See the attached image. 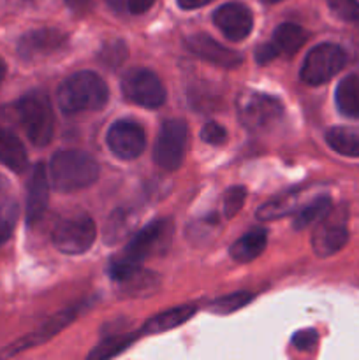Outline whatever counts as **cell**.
I'll return each instance as SVG.
<instances>
[{
  "mask_svg": "<svg viewBox=\"0 0 359 360\" xmlns=\"http://www.w3.org/2000/svg\"><path fill=\"white\" fill-rule=\"evenodd\" d=\"M169 241H171V224L168 220L151 221L130 239L127 248L118 257L113 259L109 274L115 281L123 280L130 273L139 269L144 259L165 250Z\"/></svg>",
  "mask_w": 359,
  "mask_h": 360,
  "instance_id": "cell-1",
  "label": "cell"
},
{
  "mask_svg": "<svg viewBox=\"0 0 359 360\" xmlns=\"http://www.w3.org/2000/svg\"><path fill=\"white\" fill-rule=\"evenodd\" d=\"M99 162L81 150L56 151L49 164V179L53 188L70 193L94 185L99 178Z\"/></svg>",
  "mask_w": 359,
  "mask_h": 360,
  "instance_id": "cell-2",
  "label": "cell"
},
{
  "mask_svg": "<svg viewBox=\"0 0 359 360\" xmlns=\"http://www.w3.org/2000/svg\"><path fill=\"white\" fill-rule=\"evenodd\" d=\"M109 98L104 79L90 70L76 72L67 77L56 91V102L67 115L84 111H99Z\"/></svg>",
  "mask_w": 359,
  "mask_h": 360,
  "instance_id": "cell-3",
  "label": "cell"
},
{
  "mask_svg": "<svg viewBox=\"0 0 359 360\" xmlns=\"http://www.w3.org/2000/svg\"><path fill=\"white\" fill-rule=\"evenodd\" d=\"M16 116L21 129L34 146H48L55 134V116L44 94H28L16 104Z\"/></svg>",
  "mask_w": 359,
  "mask_h": 360,
  "instance_id": "cell-4",
  "label": "cell"
},
{
  "mask_svg": "<svg viewBox=\"0 0 359 360\" xmlns=\"http://www.w3.org/2000/svg\"><path fill=\"white\" fill-rule=\"evenodd\" d=\"M189 141V129L183 120H168L158 130L153 160L164 171H176L182 165Z\"/></svg>",
  "mask_w": 359,
  "mask_h": 360,
  "instance_id": "cell-5",
  "label": "cell"
},
{
  "mask_svg": "<svg viewBox=\"0 0 359 360\" xmlns=\"http://www.w3.org/2000/svg\"><path fill=\"white\" fill-rule=\"evenodd\" d=\"M97 229L88 214L80 213L67 217L56 224L53 231V243L56 248L67 255H81L94 245Z\"/></svg>",
  "mask_w": 359,
  "mask_h": 360,
  "instance_id": "cell-6",
  "label": "cell"
},
{
  "mask_svg": "<svg viewBox=\"0 0 359 360\" xmlns=\"http://www.w3.org/2000/svg\"><path fill=\"white\" fill-rule=\"evenodd\" d=\"M345 62H347V55L340 46L324 42V44L315 46L306 55L299 76L306 84L319 86L336 76L344 69Z\"/></svg>",
  "mask_w": 359,
  "mask_h": 360,
  "instance_id": "cell-7",
  "label": "cell"
},
{
  "mask_svg": "<svg viewBox=\"0 0 359 360\" xmlns=\"http://www.w3.org/2000/svg\"><path fill=\"white\" fill-rule=\"evenodd\" d=\"M122 94L132 104L148 109L160 108L168 97L162 81L148 69H130L122 79Z\"/></svg>",
  "mask_w": 359,
  "mask_h": 360,
  "instance_id": "cell-8",
  "label": "cell"
},
{
  "mask_svg": "<svg viewBox=\"0 0 359 360\" xmlns=\"http://www.w3.org/2000/svg\"><path fill=\"white\" fill-rule=\"evenodd\" d=\"M238 115L246 129L264 130L282 118L284 108L280 101L271 95L246 91L238 101Z\"/></svg>",
  "mask_w": 359,
  "mask_h": 360,
  "instance_id": "cell-9",
  "label": "cell"
},
{
  "mask_svg": "<svg viewBox=\"0 0 359 360\" xmlns=\"http://www.w3.org/2000/svg\"><path fill=\"white\" fill-rule=\"evenodd\" d=\"M108 146L122 160H134L146 146V136L143 127L129 120H118L108 130Z\"/></svg>",
  "mask_w": 359,
  "mask_h": 360,
  "instance_id": "cell-10",
  "label": "cell"
},
{
  "mask_svg": "<svg viewBox=\"0 0 359 360\" xmlns=\"http://www.w3.org/2000/svg\"><path fill=\"white\" fill-rule=\"evenodd\" d=\"M80 311H81V306H74V308H67V309H63V311L56 313L55 316H51L48 322L42 323V326L39 327V329H35L34 333L28 334V336H25V338H21V340L14 341V343L9 345L6 350L0 352V357L2 359L14 357V355L21 354V352L30 350V348L46 343V341L51 340L53 336H56L60 330L65 329L69 323H73L74 320H76V316L80 315Z\"/></svg>",
  "mask_w": 359,
  "mask_h": 360,
  "instance_id": "cell-11",
  "label": "cell"
},
{
  "mask_svg": "<svg viewBox=\"0 0 359 360\" xmlns=\"http://www.w3.org/2000/svg\"><path fill=\"white\" fill-rule=\"evenodd\" d=\"M69 41V35L56 28H39L21 35L18 42V55L25 60H37L53 55Z\"/></svg>",
  "mask_w": 359,
  "mask_h": 360,
  "instance_id": "cell-12",
  "label": "cell"
},
{
  "mask_svg": "<svg viewBox=\"0 0 359 360\" xmlns=\"http://www.w3.org/2000/svg\"><path fill=\"white\" fill-rule=\"evenodd\" d=\"M213 23L229 41H243L252 32V11L239 2H229L213 13Z\"/></svg>",
  "mask_w": 359,
  "mask_h": 360,
  "instance_id": "cell-13",
  "label": "cell"
},
{
  "mask_svg": "<svg viewBox=\"0 0 359 360\" xmlns=\"http://www.w3.org/2000/svg\"><path fill=\"white\" fill-rule=\"evenodd\" d=\"M185 46L192 55L199 56L204 62L215 63L224 69H236L241 65L243 58L239 53L232 51V49L225 48L220 42L211 39L206 34H194L185 39Z\"/></svg>",
  "mask_w": 359,
  "mask_h": 360,
  "instance_id": "cell-14",
  "label": "cell"
},
{
  "mask_svg": "<svg viewBox=\"0 0 359 360\" xmlns=\"http://www.w3.org/2000/svg\"><path fill=\"white\" fill-rule=\"evenodd\" d=\"M348 241V231L345 220L341 218H329L324 220L313 231L312 248L317 257H331L340 252Z\"/></svg>",
  "mask_w": 359,
  "mask_h": 360,
  "instance_id": "cell-15",
  "label": "cell"
},
{
  "mask_svg": "<svg viewBox=\"0 0 359 360\" xmlns=\"http://www.w3.org/2000/svg\"><path fill=\"white\" fill-rule=\"evenodd\" d=\"M49 200V178L46 172V165L39 162L32 171L27 186V220L28 224H35L41 220L48 207Z\"/></svg>",
  "mask_w": 359,
  "mask_h": 360,
  "instance_id": "cell-16",
  "label": "cell"
},
{
  "mask_svg": "<svg viewBox=\"0 0 359 360\" xmlns=\"http://www.w3.org/2000/svg\"><path fill=\"white\" fill-rule=\"evenodd\" d=\"M267 243V232L264 229H252L250 232H246L243 238H239L238 241L232 243L231 248H229V255L236 262H252L256 260L260 253L264 252Z\"/></svg>",
  "mask_w": 359,
  "mask_h": 360,
  "instance_id": "cell-17",
  "label": "cell"
},
{
  "mask_svg": "<svg viewBox=\"0 0 359 360\" xmlns=\"http://www.w3.org/2000/svg\"><path fill=\"white\" fill-rule=\"evenodd\" d=\"M196 311H197V308L192 304L180 306V308H172V309H169V311L160 313V315L151 316V319L143 326L141 333L143 334H160V333H165V330H171V329H175V327L185 323L189 319H192V316L196 315Z\"/></svg>",
  "mask_w": 359,
  "mask_h": 360,
  "instance_id": "cell-18",
  "label": "cell"
},
{
  "mask_svg": "<svg viewBox=\"0 0 359 360\" xmlns=\"http://www.w3.org/2000/svg\"><path fill=\"white\" fill-rule=\"evenodd\" d=\"M0 162L14 172H23L27 167V151L14 134L0 129Z\"/></svg>",
  "mask_w": 359,
  "mask_h": 360,
  "instance_id": "cell-19",
  "label": "cell"
},
{
  "mask_svg": "<svg viewBox=\"0 0 359 360\" xmlns=\"http://www.w3.org/2000/svg\"><path fill=\"white\" fill-rule=\"evenodd\" d=\"M334 98L341 115L348 118H359V76L351 74L344 77L338 83Z\"/></svg>",
  "mask_w": 359,
  "mask_h": 360,
  "instance_id": "cell-20",
  "label": "cell"
},
{
  "mask_svg": "<svg viewBox=\"0 0 359 360\" xmlns=\"http://www.w3.org/2000/svg\"><path fill=\"white\" fill-rule=\"evenodd\" d=\"M326 143L344 157H359V129L354 127H333L327 130Z\"/></svg>",
  "mask_w": 359,
  "mask_h": 360,
  "instance_id": "cell-21",
  "label": "cell"
},
{
  "mask_svg": "<svg viewBox=\"0 0 359 360\" xmlns=\"http://www.w3.org/2000/svg\"><path fill=\"white\" fill-rule=\"evenodd\" d=\"M118 283L123 295H129V297H143V295H150L157 288L158 278L157 274L148 273V271H143L139 267V269L130 273L127 278L120 280Z\"/></svg>",
  "mask_w": 359,
  "mask_h": 360,
  "instance_id": "cell-22",
  "label": "cell"
},
{
  "mask_svg": "<svg viewBox=\"0 0 359 360\" xmlns=\"http://www.w3.org/2000/svg\"><path fill=\"white\" fill-rule=\"evenodd\" d=\"M306 39H308V34L296 23H282L273 34V42L277 48L280 49V53H287V55H294L305 44Z\"/></svg>",
  "mask_w": 359,
  "mask_h": 360,
  "instance_id": "cell-23",
  "label": "cell"
},
{
  "mask_svg": "<svg viewBox=\"0 0 359 360\" xmlns=\"http://www.w3.org/2000/svg\"><path fill=\"white\" fill-rule=\"evenodd\" d=\"M329 211H331L329 197L327 195L317 197L315 200L308 202L301 211H299L298 217H296L294 220V229L296 231H303V229H306L308 225L315 224V221L319 220H324Z\"/></svg>",
  "mask_w": 359,
  "mask_h": 360,
  "instance_id": "cell-24",
  "label": "cell"
},
{
  "mask_svg": "<svg viewBox=\"0 0 359 360\" xmlns=\"http://www.w3.org/2000/svg\"><path fill=\"white\" fill-rule=\"evenodd\" d=\"M296 202H298V195H296V193L277 197V199L263 204V206L257 210V218H259V220L270 221L282 217H287L289 213H292V211L296 210Z\"/></svg>",
  "mask_w": 359,
  "mask_h": 360,
  "instance_id": "cell-25",
  "label": "cell"
},
{
  "mask_svg": "<svg viewBox=\"0 0 359 360\" xmlns=\"http://www.w3.org/2000/svg\"><path fill=\"white\" fill-rule=\"evenodd\" d=\"M253 299H256V295L250 294V292H236V294L224 295V297L210 302L208 311L215 313V315H231V313L238 311V309L245 308L246 304H250Z\"/></svg>",
  "mask_w": 359,
  "mask_h": 360,
  "instance_id": "cell-26",
  "label": "cell"
},
{
  "mask_svg": "<svg viewBox=\"0 0 359 360\" xmlns=\"http://www.w3.org/2000/svg\"><path fill=\"white\" fill-rule=\"evenodd\" d=\"M136 340V336H118V338H109V340H106L104 343L99 345L97 348H94V352H92L90 355H88V359H97V360H102V359H109V357H115V355H118L120 352L125 350L127 347H129L132 341Z\"/></svg>",
  "mask_w": 359,
  "mask_h": 360,
  "instance_id": "cell-27",
  "label": "cell"
},
{
  "mask_svg": "<svg viewBox=\"0 0 359 360\" xmlns=\"http://www.w3.org/2000/svg\"><path fill=\"white\" fill-rule=\"evenodd\" d=\"M130 220L129 213L127 211H116L111 218H109L108 225H106V243H116L125 236V232L129 231Z\"/></svg>",
  "mask_w": 359,
  "mask_h": 360,
  "instance_id": "cell-28",
  "label": "cell"
},
{
  "mask_svg": "<svg viewBox=\"0 0 359 360\" xmlns=\"http://www.w3.org/2000/svg\"><path fill=\"white\" fill-rule=\"evenodd\" d=\"M99 58H101V62L104 63L106 67H118L120 63L125 62L127 58L125 42L120 41V39L108 42V44L101 49V53H99Z\"/></svg>",
  "mask_w": 359,
  "mask_h": 360,
  "instance_id": "cell-29",
  "label": "cell"
},
{
  "mask_svg": "<svg viewBox=\"0 0 359 360\" xmlns=\"http://www.w3.org/2000/svg\"><path fill=\"white\" fill-rule=\"evenodd\" d=\"M246 188L245 186H231L224 195V217L232 218L241 211L243 202H245Z\"/></svg>",
  "mask_w": 359,
  "mask_h": 360,
  "instance_id": "cell-30",
  "label": "cell"
},
{
  "mask_svg": "<svg viewBox=\"0 0 359 360\" xmlns=\"http://www.w3.org/2000/svg\"><path fill=\"white\" fill-rule=\"evenodd\" d=\"M329 9L334 16L344 21H358L359 20V2L358 0H326Z\"/></svg>",
  "mask_w": 359,
  "mask_h": 360,
  "instance_id": "cell-31",
  "label": "cell"
},
{
  "mask_svg": "<svg viewBox=\"0 0 359 360\" xmlns=\"http://www.w3.org/2000/svg\"><path fill=\"white\" fill-rule=\"evenodd\" d=\"M14 221H16V204L11 200L9 204L0 207V245L9 239L14 229Z\"/></svg>",
  "mask_w": 359,
  "mask_h": 360,
  "instance_id": "cell-32",
  "label": "cell"
},
{
  "mask_svg": "<svg viewBox=\"0 0 359 360\" xmlns=\"http://www.w3.org/2000/svg\"><path fill=\"white\" fill-rule=\"evenodd\" d=\"M201 139H203L204 143L211 144V146H220V144H224L225 139H227V132H225L224 127L218 125V123L208 122L206 125L203 127V130H201Z\"/></svg>",
  "mask_w": 359,
  "mask_h": 360,
  "instance_id": "cell-33",
  "label": "cell"
},
{
  "mask_svg": "<svg viewBox=\"0 0 359 360\" xmlns=\"http://www.w3.org/2000/svg\"><path fill=\"white\" fill-rule=\"evenodd\" d=\"M319 341V336H317L315 330H299L294 338H292V347L299 352L313 350Z\"/></svg>",
  "mask_w": 359,
  "mask_h": 360,
  "instance_id": "cell-34",
  "label": "cell"
},
{
  "mask_svg": "<svg viewBox=\"0 0 359 360\" xmlns=\"http://www.w3.org/2000/svg\"><path fill=\"white\" fill-rule=\"evenodd\" d=\"M280 55V49L277 48V44L275 42H271V44H264V46H259L256 51V60L260 63V65H266V63H270L271 60H275L277 56Z\"/></svg>",
  "mask_w": 359,
  "mask_h": 360,
  "instance_id": "cell-35",
  "label": "cell"
},
{
  "mask_svg": "<svg viewBox=\"0 0 359 360\" xmlns=\"http://www.w3.org/2000/svg\"><path fill=\"white\" fill-rule=\"evenodd\" d=\"M155 4V0H127V7L132 14H143Z\"/></svg>",
  "mask_w": 359,
  "mask_h": 360,
  "instance_id": "cell-36",
  "label": "cell"
},
{
  "mask_svg": "<svg viewBox=\"0 0 359 360\" xmlns=\"http://www.w3.org/2000/svg\"><path fill=\"white\" fill-rule=\"evenodd\" d=\"M176 2H178V6L182 7V9L190 11V9H199V7L210 4L211 0H176Z\"/></svg>",
  "mask_w": 359,
  "mask_h": 360,
  "instance_id": "cell-37",
  "label": "cell"
},
{
  "mask_svg": "<svg viewBox=\"0 0 359 360\" xmlns=\"http://www.w3.org/2000/svg\"><path fill=\"white\" fill-rule=\"evenodd\" d=\"M11 199L7 197V183L6 179L2 178V174H0V207H4L6 204H9Z\"/></svg>",
  "mask_w": 359,
  "mask_h": 360,
  "instance_id": "cell-38",
  "label": "cell"
},
{
  "mask_svg": "<svg viewBox=\"0 0 359 360\" xmlns=\"http://www.w3.org/2000/svg\"><path fill=\"white\" fill-rule=\"evenodd\" d=\"M67 4H69L74 11H77V13L87 11L88 7H90V0H67Z\"/></svg>",
  "mask_w": 359,
  "mask_h": 360,
  "instance_id": "cell-39",
  "label": "cell"
},
{
  "mask_svg": "<svg viewBox=\"0 0 359 360\" xmlns=\"http://www.w3.org/2000/svg\"><path fill=\"white\" fill-rule=\"evenodd\" d=\"M4 76H6V62L0 58V79H2Z\"/></svg>",
  "mask_w": 359,
  "mask_h": 360,
  "instance_id": "cell-40",
  "label": "cell"
},
{
  "mask_svg": "<svg viewBox=\"0 0 359 360\" xmlns=\"http://www.w3.org/2000/svg\"><path fill=\"white\" fill-rule=\"evenodd\" d=\"M270 2H280V0H270Z\"/></svg>",
  "mask_w": 359,
  "mask_h": 360,
  "instance_id": "cell-41",
  "label": "cell"
}]
</instances>
